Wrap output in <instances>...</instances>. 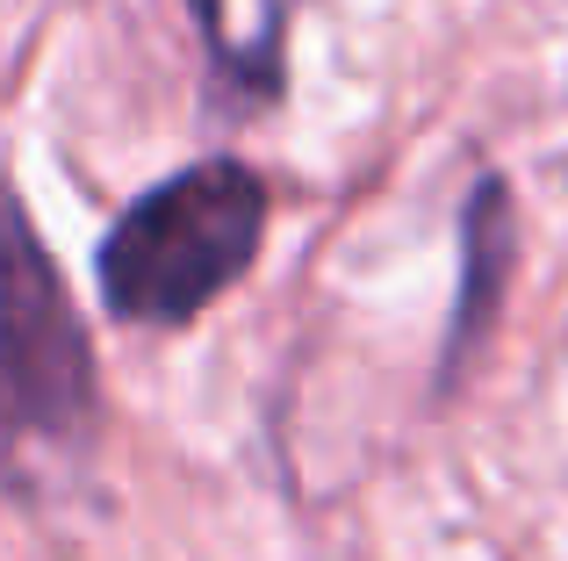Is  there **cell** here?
Masks as SVG:
<instances>
[{
  "mask_svg": "<svg viewBox=\"0 0 568 561\" xmlns=\"http://www.w3.org/2000/svg\"><path fill=\"white\" fill-rule=\"evenodd\" d=\"M101 432L94 353L29 210L0 181V490L51 504L87 476Z\"/></svg>",
  "mask_w": 568,
  "mask_h": 561,
  "instance_id": "cell-1",
  "label": "cell"
},
{
  "mask_svg": "<svg viewBox=\"0 0 568 561\" xmlns=\"http://www.w3.org/2000/svg\"><path fill=\"white\" fill-rule=\"evenodd\" d=\"M260 173L237 159H209L130 202V216L101 245V295L123 324H187L260 259Z\"/></svg>",
  "mask_w": 568,
  "mask_h": 561,
  "instance_id": "cell-2",
  "label": "cell"
},
{
  "mask_svg": "<svg viewBox=\"0 0 568 561\" xmlns=\"http://www.w3.org/2000/svg\"><path fill=\"white\" fill-rule=\"evenodd\" d=\"M209 29V51H216L223 80L245 86V94H274L281 86V43H288V0H194Z\"/></svg>",
  "mask_w": 568,
  "mask_h": 561,
  "instance_id": "cell-3",
  "label": "cell"
},
{
  "mask_svg": "<svg viewBox=\"0 0 568 561\" xmlns=\"http://www.w3.org/2000/svg\"><path fill=\"white\" fill-rule=\"evenodd\" d=\"M504 267H511V216H504V187L483 181L468 202V303H460L454 317V360L475 346V332H483L489 303H497L504 288Z\"/></svg>",
  "mask_w": 568,
  "mask_h": 561,
  "instance_id": "cell-4",
  "label": "cell"
}]
</instances>
